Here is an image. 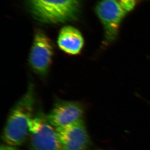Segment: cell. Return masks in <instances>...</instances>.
<instances>
[{
	"mask_svg": "<svg viewBox=\"0 0 150 150\" xmlns=\"http://www.w3.org/2000/svg\"><path fill=\"white\" fill-rule=\"evenodd\" d=\"M35 88L30 83L8 116L1 136L4 143L18 147L25 142L29 136V123L35 114Z\"/></svg>",
	"mask_w": 150,
	"mask_h": 150,
	"instance_id": "1",
	"label": "cell"
},
{
	"mask_svg": "<svg viewBox=\"0 0 150 150\" xmlns=\"http://www.w3.org/2000/svg\"><path fill=\"white\" fill-rule=\"evenodd\" d=\"M30 10L38 21L59 23L76 18L80 0H27Z\"/></svg>",
	"mask_w": 150,
	"mask_h": 150,
	"instance_id": "2",
	"label": "cell"
},
{
	"mask_svg": "<svg viewBox=\"0 0 150 150\" xmlns=\"http://www.w3.org/2000/svg\"><path fill=\"white\" fill-rule=\"evenodd\" d=\"M29 138L32 150H63L56 128L49 122L41 110L30 121Z\"/></svg>",
	"mask_w": 150,
	"mask_h": 150,
	"instance_id": "3",
	"label": "cell"
},
{
	"mask_svg": "<svg viewBox=\"0 0 150 150\" xmlns=\"http://www.w3.org/2000/svg\"><path fill=\"white\" fill-rule=\"evenodd\" d=\"M95 12L103 26V44L106 47L116 40L120 23L127 14L119 0H100L96 6Z\"/></svg>",
	"mask_w": 150,
	"mask_h": 150,
	"instance_id": "4",
	"label": "cell"
},
{
	"mask_svg": "<svg viewBox=\"0 0 150 150\" xmlns=\"http://www.w3.org/2000/svg\"><path fill=\"white\" fill-rule=\"evenodd\" d=\"M54 54V46L51 40L43 31L36 30L29 58L34 72L45 77L50 69Z\"/></svg>",
	"mask_w": 150,
	"mask_h": 150,
	"instance_id": "5",
	"label": "cell"
},
{
	"mask_svg": "<svg viewBox=\"0 0 150 150\" xmlns=\"http://www.w3.org/2000/svg\"><path fill=\"white\" fill-rule=\"evenodd\" d=\"M63 150H86L91 139L83 119L56 128Z\"/></svg>",
	"mask_w": 150,
	"mask_h": 150,
	"instance_id": "6",
	"label": "cell"
},
{
	"mask_svg": "<svg viewBox=\"0 0 150 150\" xmlns=\"http://www.w3.org/2000/svg\"><path fill=\"white\" fill-rule=\"evenodd\" d=\"M85 109L79 102L58 100L46 115L49 122L55 128L62 127L83 119Z\"/></svg>",
	"mask_w": 150,
	"mask_h": 150,
	"instance_id": "7",
	"label": "cell"
},
{
	"mask_svg": "<svg viewBox=\"0 0 150 150\" xmlns=\"http://www.w3.org/2000/svg\"><path fill=\"white\" fill-rule=\"evenodd\" d=\"M57 44L66 54L75 55L79 54L82 50L84 40L78 29L71 26H66L60 31Z\"/></svg>",
	"mask_w": 150,
	"mask_h": 150,
	"instance_id": "8",
	"label": "cell"
},
{
	"mask_svg": "<svg viewBox=\"0 0 150 150\" xmlns=\"http://www.w3.org/2000/svg\"><path fill=\"white\" fill-rule=\"evenodd\" d=\"M121 6L127 14L131 11L136 6L137 0H119Z\"/></svg>",
	"mask_w": 150,
	"mask_h": 150,
	"instance_id": "9",
	"label": "cell"
},
{
	"mask_svg": "<svg viewBox=\"0 0 150 150\" xmlns=\"http://www.w3.org/2000/svg\"><path fill=\"white\" fill-rule=\"evenodd\" d=\"M0 150H20L17 146H13L11 145L7 144L4 143L1 144L0 147Z\"/></svg>",
	"mask_w": 150,
	"mask_h": 150,
	"instance_id": "10",
	"label": "cell"
},
{
	"mask_svg": "<svg viewBox=\"0 0 150 150\" xmlns=\"http://www.w3.org/2000/svg\"></svg>",
	"mask_w": 150,
	"mask_h": 150,
	"instance_id": "11",
	"label": "cell"
},
{
	"mask_svg": "<svg viewBox=\"0 0 150 150\" xmlns=\"http://www.w3.org/2000/svg\"></svg>",
	"mask_w": 150,
	"mask_h": 150,
	"instance_id": "12",
	"label": "cell"
}]
</instances>
